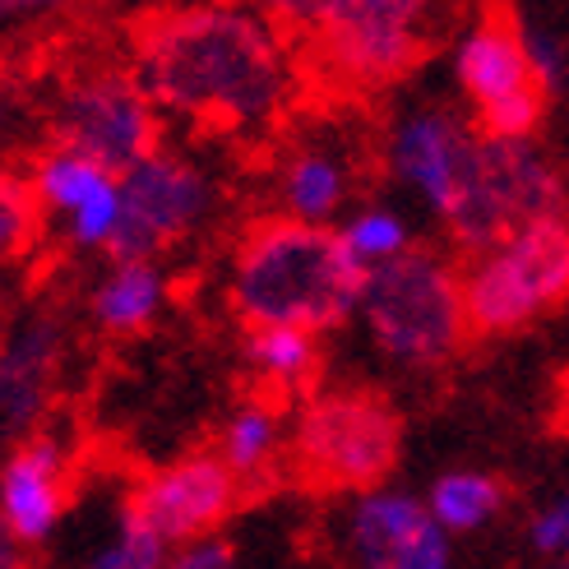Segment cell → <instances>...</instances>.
Instances as JSON below:
<instances>
[{"mask_svg": "<svg viewBox=\"0 0 569 569\" xmlns=\"http://www.w3.org/2000/svg\"><path fill=\"white\" fill-rule=\"evenodd\" d=\"M144 93L194 121L250 126L288 93V61L273 28L241 6L162 14L139 38Z\"/></svg>", "mask_w": 569, "mask_h": 569, "instance_id": "6da1fadb", "label": "cell"}, {"mask_svg": "<svg viewBox=\"0 0 569 569\" xmlns=\"http://www.w3.org/2000/svg\"><path fill=\"white\" fill-rule=\"evenodd\" d=\"M361 288L366 269L343 250L333 227L297 218L260 222L232 264V306L250 329H333L357 316Z\"/></svg>", "mask_w": 569, "mask_h": 569, "instance_id": "7a4b0ae2", "label": "cell"}, {"mask_svg": "<svg viewBox=\"0 0 569 569\" xmlns=\"http://www.w3.org/2000/svg\"><path fill=\"white\" fill-rule=\"evenodd\" d=\"M357 316L371 343L403 366H440L472 333L463 273H453L436 250H408L366 273Z\"/></svg>", "mask_w": 569, "mask_h": 569, "instance_id": "3957f363", "label": "cell"}, {"mask_svg": "<svg viewBox=\"0 0 569 569\" xmlns=\"http://www.w3.org/2000/svg\"><path fill=\"white\" fill-rule=\"evenodd\" d=\"M403 421L385 398L343 389L316 398L288 445V468L306 491L320 496H371L398 463Z\"/></svg>", "mask_w": 569, "mask_h": 569, "instance_id": "277c9868", "label": "cell"}, {"mask_svg": "<svg viewBox=\"0 0 569 569\" xmlns=\"http://www.w3.org/2000/svg\"><path fill=\"white\" fill-rule=\"evenodd\" d=\"M569 301V222L547 218L472 254L463 310L472 333H515Z\"/></svg>", "mask_w": 569, "mask_h": 569, "instance_id": "5b68a950", "label": "cell"}, {"mask_svg": "<svg viewBox=\"0 0 569 569\" xmlns=\"http://www.w3.org/2000/svg\"><path fill=\"white\" fill-rule=\"evenodd\" d=\"M459 89L477 107V130L491 139H528L547 111V83L523 47L519 23L509 14H487L468 28L453 51Z\"/></svg>", "mask_w": 569, "mask_h": 569, "instance_id": "8992f818", "label": "cell"}, {"mask_svg": "<svg viewBox=\"0 0 569 569\" xmlns=\"http://www.w3.org/2000/svg\"><path fill=\"white\" fill-rule=\"evenodd\" d=\"M565 186L532 139H481V167L468 204L453 218V237L472 254L505 241L509 232L547 218H565Z\"/></svg>", "mask_w": 569, "mask_h": 569, "instance_id": "52a82bcc", "label": "cell"}, {"mask_svg": "<svg viewBox=\"0 0 569 569\" xmlns=\"http://www.w3.org/2000/svg\"><path fill=\"white\" fill-rule=\"evenodd\" d=\"M241 496H246V487L213 449V453H186L177 463L153 468L126 496L121 515L134 519L144 532H153L167 551L172 547L181 551V547H194V542H204V537H213L232 519Z\"/></svg>", "mask_w": 569, "mask_h": 569, "instance_id": "ba28073f", "label": "cell"}, {"mask_svg": "<svg viewBox=\"0 0 569 569\" xmlns=\"http://www.w3.org/2000/svg\"><path fill=\"white\" fill-rule=\"evenodd\" d=\"M481 130H472L463 117L445 107H412L398 117L389 134V162L426 209L445 222L459 218L468 204L477 167H481Z\"/></svg>", "mask_w": 569, "mask_h": 569, "instance_id": "9c48e42d", "label": "cell"}, {"mask_svg": "<svg viewBox=\"0 0 569 569\" xmlns=\"http://www.w3.org/2000/svg\"><path fill=\"white\" fill-rule=\"evenodd\" d=\"M431 6L436 0H325L316 23L338 70L385 83L421 61Z\"/></svg>", "mask_w": 569, "mask_h": 569, "instance_id": "30bf717a", "label": "cell"}, {"mask_svg": "<svg viewBox=\"0 0 569 569\" xmlns=\"http://www.w3.org/2000/svg\"><path fill=\"white\" fill-rule=\"evenodd\" d=\"M56 134H61V149H74L121 177L158 153L153 98L144 93V83H130L121 74L83 79L61 98Z\"/></svg>", "mask_w": 569, "mask_h": 569, "instance_id": "8fae6325", "label": "cell"}, {"mask_svg": "<svg viewBox=\"0 0 569 569\" xmlns=\"http://www.w3.org/2000/svg\"><path fill=\"white\" fill-rule=\"evenodd\" d=\"M209 213V181L172 153H153L121 172V227L111 254L117 260H153L167 246L194 232Z\"/></svg>", "mask_w": 569, "mask_h": 569, "instance_id": "7c38bea8", "label": "cell"}, {"mask_svg": "<svg viewBox=\"0 0 569 569\" xmlns=\"http://www.w3.org/2000/svg\"><path fill=\"white\" fill-rule=\"evenodd\" d=\"M348 547L357 569H453L445 528L431 519L426 500L408 491L357 496L348 519Z\"/></svg>", "mask_w": 569, "mask_h": 569, "instance_id": "4fadbf2b", "label": "cell"}, {"mask_svg": "<svg viewBox=\"0 0 569 569\" xmlns=\"http://www.w3.org/2000/svg\"><path fill=\"white\" fill-rule=\"evenodd\" d=\"M70 505V459L66 449L33 436L0 463V528L19 547H38L61 528Z\"/></svg>", "mask_w": 569, "mask_h": 569, "instance_id": "5bb4252c", "label": "cell"}, {"mask_svg": "<svg viewBox=\"0 0 569 569\" xmlns=\"http://www.w3.org/2000/svg\"><path fill=\"white\" fill-rule=\"evenodd\" d=\"M28 186H33L38 204L70 218V237L79 246L111 250L117 227H121V177L117 172H107L102 162L83 158L74 149H56L38 162Z\"/></svg>", "mask_w": 569, "mask_h": 569, "instance_id": "9a60e30c", "label": "cell"}, {"mask_svg": "<svg viewBox=\"0 0 569 569\" xmlns=\"http://www.w3.org/2000/svg\"><path fill=\"white\" fill-rule=\"evenodd\" d=\"M56 352H61V333L47 320L19 325L10 333V343L0 348V421L6 426L38 421L51 393Z\"/></svg>", "mask_w": 569, "mask_h": 569, "instance_id": "2e32d148", "label": "cell"}, {"mask_svg": "<svg viewBox=\"0 0 569 569\" xmlns=\"http://www.w3.org/2000/svg\"><path fill=\"white\" fill-rule=\"evenodd\" d=\"M278 194L288 204V218L325 227L329 218L343 213L352 199V162L348 153H338V144H301L292 158L282 162Z\"/></svg>", "mask_w": 569, "mask_h": 569, "instance_id": "e0dca14e", "label": "cell"}, {"mask_svg": "<svg viewBox=\"0 0 569 569\" xmlns=\"http://www.w3.org/2000/svg\"><path fill=\"white\" fill-rule=\"evenodd\" d=\"M167 282L149 260H117L93 292V320L107 333H139L162 310Z\"/></svg>", "mask_w": 569, "mask_h": 569, "instance_id": "ac0fdd59", "label": "cell"}, {"mask_svg": "<svg viewBox=\"0 0 569 569\" xmlns=\"http://www.w3.org/2000/svg\"><path fill=\"white\" fill-rule=\"evenodd\" d=\"M282 421L269 403H241L218 436V459L237 472L241 487H264L282 459Z\"/></svg>", "mask_w": 569, "mask_h": 569, "instance_id": "d6986e66", "label": "cell"}, {"mask_svg": "<svg viewBox=\"0 0 569 569\" xmlns=\"http://www.w3.org/2000/svg\"><path fill=\"white\" fill-rule=\"evenodd\" d=\"M505 505H509V487L491 472H445L436 477L431 496H426V509L445 528V537L487 528L491 519L505 515Z\"/></svg>", "mask_w": 569, "mask_h": 569, "instance_id": "ffe728a7", "label": "cell"}, {"mask_svg": "<svg viewBox=\"0 0 569 569\" xmlns=\"http://www.w3.org/2000/svg\"><path fill=\"white\" fill-rule=\"evenodd\" d=\"M246 357H250V366H254V376H260L264 385H273V389H282V393L310 385V380H316V366H320L316 333H306V329H282V325L250 329Z\"/></svg>", "mask_w": 569, "mask_h": 569, "instance_id": "44dd1931", "label": "cell"}, {"mask_svg": "<svg viewBox=\"0 0 569 569\" xmlns=\"http://www.w3.org/2000/svg\"><path fill=\"white\" fill-rule=\"evenodd\" d=\"M338 241H343V250L352 254V260H357L366 273L412 250L403 213L380 209V204H371V209H357V213H352L343 227H338Z\"/></svg>", "mask_w": 569, "mask_h": 569, "instance_id": "7402d4cb", "label": "cell"}, {"mask_svg": "<svg viewBox=\"0 0 569 569\" xmlns=\"http://www.w3.org/2000/svg\"><path fill=\"white\" fill-rule=\"evenodd\" d=\"M167 560H172V551H167L153 532H144L134 519L121 515L117 537H111L83 569H167Z\"/></svg>", "mask_w": 569, "mask_h": 569, "instance_id": "603a6c76", "label": "cell"}, {"mask_svg": "<svg viewBox=\"0 0 569 569\" xmlns=\"http://www.w3.org/2000/svg\"><path fill=\"white\" fill-rule=\"evenodd\" d=\"M33 227H38L33 186L0 177V260H14V254L33 241Z\"/></svg>", "mask_w": 569, "mask_h": 569, "instance_id": "cb8c5ba5", "label": "cell"}, {"mask_svg": "<svg viewBox=\"0 0 569 569\" xmlns=\"http://www.w3.org/2000/svg\"><path fill=\"white\" fill-rule=\"evenodd\" d=\"M528 542L547 565H569V491L537 509L528 523Z\"/></svg>", "mask_w": 569, "mask_h": 569, "instance_id": "d4e9b609", "label": "cell"}, {"mask_svg": "<svg viewBox=\"0 0 569 569\" xmlns=\"http://www.w3.org/2000/svg\"><path fill=\"white\" fill-rule=\"evenodd\" d=\"M167 569H237V551L227 547L222 537H204V542L172 551Z\"/></svg>", "mask_w": 569, "mask_h": 569, "instance_id": "484cf974", "label": "cell"}, {"mask_svg": "<svg viewBox=\"0 0 569 569\" xmlns=\"http://www.w3.org/2000/svg\"><path fill=\"white\" fill-rule=\"evenodd\" d=\"M264 6L273 10V14H282V19H297V23H316L320 19V6L325 0H264Z\"/></svg>", "mask_w": 569, "mask_h": 569, "instance_id": "4316f807", "label": "cell"}, {"mask_svg": "<svg viewBox=\"0 0 569 569\" xmlns=\"http://www.w3.org/2000/svg\"><path fill=\"white\" fill-rule=\"evenodd\" d=\"M551 426L569 436V366L556 376V393H551Z\"/></svg>", "mask_w": 569, "mask_h": 569, "instance_id": "83f0119b", "label": "cell"}, {"mask_svg": "<svg viewBox=\"0 0 569 569\" xmlns=\"http://www.w3.org/2000/svg\"><path fill=\"white\" fill-rule=\"evenodd\" d=\"M51 6H66V0H0V19H14V14H38Z\"/></svg>", "mask_w": 569, "mask_h": 569, "instance_id": "f1b7e54d", "label": "cell"}, {"mask_svg": "<svg viewBox=\"0 0 569 569\" xmlns=\"http://www.w3.org/2000/svg\"><path fill=\"white\" fill-rule=\"evenodd\" d=\"M0 569H28V560H23V547L14 542V537L0 528Z\"/></svg>", "mask_w": 569, "mask_h": 569, "instance_id": "f546056e", "label": "cell"}, {"mask_svg": "<svg viewBox=\"0 0 569 569\" xmlns=\"http://www.w3.org/2000/svg\"><path fill=\"white\" fill-rule=\"evenodd\" d=\"M547 569H569V565H547Z\"/></svg>", "mask_w": 569, "mask_h": 569, "instance_id": "4dcf8cb0", "label": "cell"}]
</instances>
